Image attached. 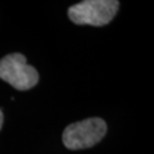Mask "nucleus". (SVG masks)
<instances>
[{
    "label": "nucleus",
    "instance_id": "f257e3e1",
    "mask_svg": "<svg viewBox=\"0 0 154 154\" xmlns=\"http://www.w3.org/2000/svg\"><path fill=\"white\" fill-rule=\"evenodd\" d=\"M119 5L116 0H85L71 6L67 15L78 25L103 26L114 18Z\"/></svg>",
    "mask_w": 154,
    "mask_h": 154
},
{
    "label": "nucleus",
    "instance_id": "f03ea898",
    "mask_svg": "<svg viewBox=\"0 0 154 154\" xmlns=\"http://www.w3.org/2000/svg\"><path fill=\"white\" fill-rule=\"evenodd\" d=\"M106 130V123L100 118H89L74 122L64 129L63 144L72 151L89 149L103 139Z\"/></svg>",
    "mask_w": 154,
    "mask_h": 154
},
{
    "label": "nucleus",
    "instance_id": "7ed1b4c3",
    "mask_svg": "<svg viewBox=\"0 0 154 154\" xmlns=\"http://www.w3.org/2000/svg\"><path fill=\"white\" fill-rule=\"evenodd\" d=\"M0 79L17 90H29L39 81V74L22 54H9L0 60Z\"/></svg>",
    "mask_w": 154,
    "mask_h": 154
},
{
    "label": "nucleus",
    "instance_id": "20e7f679",
    "mask_svg": "<svg viewBox=\"0 0 154 154\" xmlns=\"http://www.w3.org/2000/svg\"><path fill=\"white\" fill-rule=\"evenodd\" d=\"M2 123H4V113H2V111L0 110V129L2 127Z\"/></svg>",
    "mask_w": 154,
    "mask_h": 154
}]
</instances>
